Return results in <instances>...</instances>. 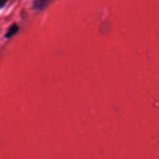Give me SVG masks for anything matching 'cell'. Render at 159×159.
<instances>
[{
    "mask_svg": "<svg viewBox=\"0 0 159 159\" xmlns=\"http://www.w3.org/2000/svg\"><path fill=\"white\" fill-rule=\"evenodd\" d=\"M6 1H7V0H0V9H1V8H2L3 6L6 5Z\"/></svg>",
    "mask_w": 159,
    "mask_h": 159,
    "instance_id": "cell-3",
    "label": "cell"
},
{
    "mask_svg": "<svg viewBox=\"0 0 159 159\" xmlns=\"http://www.w3.org/2000/svg\"><path fill=\"white\" fill-rule=\"evenodd\" d=\"M19 27L16 24H13L9 28L7 33L6 34V37H11L13 35H15L17 32H18Z\"/></svg>",
    "mask_w": 159,
    "mask_h": 159,
    "instance_id": "cell-2",
    "label": "cell"
},
{
    "mask_svg": "<svg viewBox=\"0 0 159 159\" xmlns=\"http://www.w3.org/2000/svg\"><path fill=\"white\" fill-rule=\"evenodd\" d=\"M48 0H37L34 2V7L37 9H43L48 5Z\"/></svg>",
    "mask_w": 159,
    "mask_h": 159,
    "instance_id": "cell-1",
    "label": "cell"
}]
</instances>
